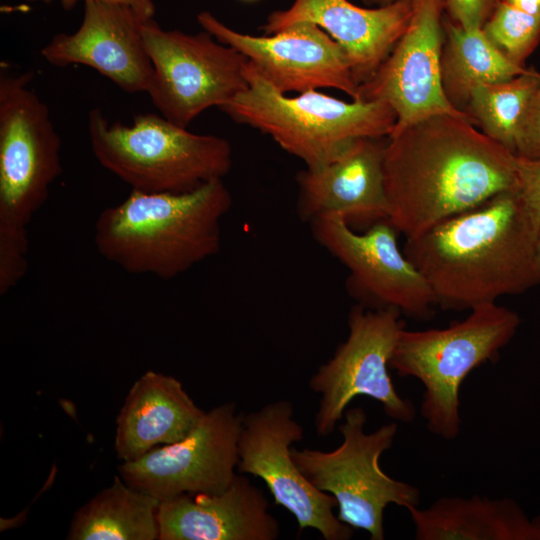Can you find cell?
I'll list each match as a JSON object with an SVG mask.
<instances>
[{"mask_svg":"<svg viewBox=\"0 0 540 540\" xmlns=\"http://www.w3.org/2000/svg\"><path fill=\"white\" fill-rule=\"evenodd\" d=\"M517 159L468 119L451 114L393 131L384 152L387 221L408 239L517 190Z\"/></svg>","mask_w":540,"mask_h":540,"instance_id":"cell-1","label":"cell"},{"mask_svg":"<svg viewBox=\"0 0 540 540\" xmlns=\"http://www.w3.org/2000/svg\"><path fill=\"white\" fill-rule=\"evenodd\" d=\"M539 233L518 190H509L406 239L403 251L437 304L472 309L540 284Z\"/></svg>","mask_w":540,"mask_h":540,"instance_id":"cell-2","label":"cell"},{"mask_svg":"<svg viewBox=\"0 0 540 540\" xmlns=\"http://www.w3.org/2000/svg\"><path fill=\"white\" fill-rule=\"evenodd\" d=\"M230 190L215 179L182 193L131 190L95 222L98 253L123 271L174 279L221 248Z\"/></svg>","mask_w":540,"mask_h":540,"instance_id":"cell-3","label":"cell"},{"mask_svg":"<svg viewBox=\"0 0 540 540\" xmlns=\"http://www.w3.org/2000/svg\"><path fill=\"white\" fill-rule=\"evenodd\" d=\"M248 86L220 109L239 124L270 136L306 168L324 166L356 140L387 138L397 117L383 101H343L309 90L281 93L248 62Z\"/></svg>","mask_w":540,"mask_h":540,"instance_id":"cell-4","label":"cell"},{"mask_svg":"<svg viewBox=\"0 0 540 540\" xmlns=\"http://www.w3.org/2000/svg\"><path fill=\"white\" fill-rule=\"evenodd\" d=\"M97 161L132 190L182 193L223 179L232 167L230 142L192 133L161 114H137L131 125L109 122L100 108L88 114Z\"/></svg>","mask_w":540,"mask_h":540,"instance_id":"cell-5","label":"cell"},{"mask_svg":"<svg viewBox=\"0 0 540 540\" xmlns=\"http://www.w3.org/2000/svg\"><path fill=\"white\" fill-rule=\"evenodd\" d=\"M31 72L0 75V260L28 258L27 227L62 173L61 138Z\"/></svg>","mask_w":540,"mask_h":540,"instance_id":"cell-6","label":"cell"},{"mask_svg":"<svg viewBox=\"0 0 540 540\" xmlns=\"http://www.w3.org/2000/svg\"><path fill=\"white\" fill-rule=\"evenodd\" d=\"M462 321L441 329L400 332L389 367L424 386L421 414L428 430L446 440L460 432V386L475 368L495 362L515 336L519 315L494 303L470 309Z\"/></svg>","mask_w":540,"mask_h":540,"instance_id":"cell-7","label":"cell"},{"mask_svg":"<svg viewBox=\"0 0 540 540\" xmlns=\"http://www.w3.org/2000/svg\"><path fill=\"white\" fill-rule=\"evenodd\" d=\"M343 417L338 427L342 443L337 448L321 451L293 447L292 458L315 488L336 499L339 520L366 531L371 540H383L385 508L390 504L406 509L418 506L420 492L380 467L381 455L393 445L396 422L367 433L363 408H347Z\"/></svg>","mask_w":540,"mask_h":540,"instance_id":"cell-8","label":"cell"},{"mask_svg":"<svg viewBox=\"0 0 540 540\" xmlns=\"http://www.w3.org/2000/svg\"><path fill=\"white\" fill-rule=\"evenodd\" d=\"M142 36L154 68L147 94L162 116L181 127L248 86V60L205 30H165L152 18L144 21Z\"/></svg>","mask_w":540,"mask_h":540,"instance_id":"cell-9","label":"cell"},{"mask_svg":"<svg viewBox=\"0 0 540 540\" xmlns=\"http://www.w3.org/2000/svg\"><path fill=\"white\" fill-rule=\"evenodd\" d=\"M400 315L391 307L351 309L346 340L309 381L311 390L320 395L314 419L318 435H330L357 396L378 401L386 415L396 421L414 420L413 403L398 394L389 374V362L404 329Z\"/></svg>","mask_w":540,"mask_h":540,"instance_id":"cell-10","label":"cell"},{"mask_svg":"<svg viewBox=\"0 0 540 540\" xmlns=\"http://www.w3.org/2000/svg\"><path fill=\"white\" fill-rule=\"evenodd\" d=\"M304 428L286 399L270 402L243 415L238 440L237 471L261 479L274 503L294 516L299 532L310 528L325 540H349L354 529L334 514L336 499L315 488L292 458Z\"/></svg>","mask_w":540,"mask_h":540,"instance_id":"cell-11","label":"cell"},{"mask_svg":"<svg viewBox=\"0 0 540 540\" xmlns=\"http://www.w3.org/2000/svg\"><path fill=\"white\" fill-rule=\"evenodd\" d=\"M242 419L235 402L218 405L206 411L185 438L122 462L119 475L159 501L181 494L221 492L238 474Z\"/></svg>","mask_w":540,"mask_h":540,"instance_id":"cell-12","label":"cell"},{"mask_svg":"<svg viewBox=\"0 0 540 540\" xmlns=\"http://www.w3.org/2000/svg\"><path fill=\"white\" fill-rule=\"evenodd\" d=\"M197 22L219 42L240 52L281 93L331 88L359 99L360 86L344 51L313 23L298 22L255 36L231 28L209 11L200 12Z\"/></svg>","mask_w":540,"mask_h":540,"instance_id":"cell-13","label":"cell"},{"mask_svg":"<svg viewBox=\"0 0 540 540\" xmlns=\"http://www.w3.org/2000/svg\"><path fill=\"white\" fill-rule=\"evenodd\" d=\"M313 238L349 271L350 281L376 308H395L425 320L437 304L429 284L401 251L397 230L380 221L356 232L342 218L325 216L309 222Z\"/></svg>","mask_w":540,"mask_h":540,"instance_id":"cell-14","label":"cell"},{"mask_svg":"<svg viewBox=\"0 0 540 540\" xmlns=\"http://www.w3.org/2000/svg\"><path fill=\"white\" fill-rule=\"evenodd\" d=\"M443 14V0H413L405 33L374 75L360 85L358 100L383 101L394 110L393 131L436 114L472 122L450 104L442 87Z\"/></svg>","mask_w":540,"mask_h":540,"instance_id":"cell-15","label":"cell"},{"mask_svg":"<svg viewBox=\"0 0 540 540\" xmlns=\"http://www.w3.org/2000/svg\"><path fill=\"white\" fill-rule=\"evenodd\" d=\"M144 21L128 6L86 1L79 28L54 35L41 55L57 67L88 66L124 92L147 93L154 68L142 36Z\"/></svg>","mask_w":540,"mask_h":540,"instance_id":"cell-16","label":"cell"},{"mask_svg":"<svg viewBox=\"0 0 540 540\" xmlns=\"http://www.w3.org/2000/svg\"><path fill=\"white\" fill-rule=\"evenodd\" d=\"M386 141L387 138L358 139L330 163L298 172L299 219L309 223L315 218L336 216L353 229L369 228L387 220Z\"/></svg>","mask_w":540,"mask_h":540,"instance_id":"cell-17","label":"cell"},{"mask_svg":"<svg viewBox=\"0 0 540 540\" xmlns=\"http://www.w3.org/2000/svg\"><path fill=\"white\" fill-rule=\"evenodd\" d=\"M412 14L413 0H396L375 8L348 0H294L288 8L272 12L262 30L272 34L298 22L317 25L342 48L360 86L386 60Z\"/></svg>","mask_w":540,"mask_h":540,"instance_id":"cell-18","label":"cell"},{"mask_svg":"<svg viewBox=\"0 0 540 540\" xmlns=\"http://www.w3.org/2000/svg\"><path fill=\"white\" fill-rule=\"evenodd\" d=\"M158 525V540H275L280 535L264 492L241 473L221 492L160 501Z\"/></svg>","mask_w":540,"mask_h":540,"instance_id":"cell-19","label":"cell"},{"mask_svg":"<svg viewBox=\"0 0 540 540\" xmlns=\"http://www.w3.org/2000/svg\"><path fill=\"white\" fill-rule=\"evenodd\" d=\"M202 410L173 376L147 371L131 386L116 419L114 448L122 462L185 438Z\"/></svg>","mask_w":540,"mask_h":540,"instance_id":"cell-20","label":"cell"},{"mask_svg":"<svg viewBox=\"0 0 540 540\" xmlns=\"http://www.w3.org/2000/svg\"><path fill=\"white\" fill-rule=\"evenodd\" d=\"M407 510L417 540H540V517L529 518L509 498L441 497Z\"/></svg>","mask_w":540,"mask_h":540,"instance_id":"cell-21","label":"cell"},{"mask_svg":"<svg viewBox=\"0 0 540 540\" xmlns=\"http://www.w3.org/2000/svg\"><path fill=\"white\" fill-rule=\"evenodd\" d=\"M160 501L127 484L120 475L77 509L69 540L159 539Z\"/></svg>","mask_w":540,"mask_h":540,"instance_id":"cell-22","label":"cell"},{"mask_svg":"<svg viewBox=\"0 0 540 540\" xmlns=\"http://www.w3.org/2000/svg\"><path fill=\"white\" fill-rule=\"evenodd\" d=\"M443 25L442 87L456 109L464 112L477 86L508 80L529 70L507 59L482 29H464L447 18H443Z\"/></svg>","mask_w":540,"mask_h":540,"instance_id":"cell-23","label":"cell"},{"mask_svg":"<svg viewBox=\"0 0 540 540\" xmlns=\"http://www.w3.org/2000/svg\"><path fill=\"white\" fill-rule=\"evenodd\" d=\"M540 88V73L527 72L473 89L464 112L484 134L516 154L517 133L528 104Z\"/></svg>","mask_w":540,"mask_h":540,"instance_id":"cell-24","label":"cell"},{"mask_svg":"<svg viewBox=\"0 0 540 540\" xmlns=\"http://www.w3.org/2000/svg\"><path fill=\"white\" fill-rule=\"evenodd\" d=\"M488 40L511 62L525 66L540 43V14L499 2L482 28Z\"/></svg>","mask_w":540,"mask_h":540,"instance_id":"cell-25","label":"cell"},{"mask_svg":"<svg viewBox=\"0 0 540 540\" xmlns=\"http://www.w3.org/2000/svg\"><path fill=\"white\" fill-rule=\"evenodd\" d=\"M499 0H443L447 19L464 29H482Z\"/></svg>","mask_w":540,"mask_h":540,"instance_id":"cell-26","label":"cell"},{"mask_svg":"<svg viewBox=\"0 0 540 540\" xmlns=\"http://www.w3.org/2000/svg\"><path fill=\"white\" fill-rule=\"evenodd\" d=\"M516 155L527 159L540 157V88L530 100L520 123Z\"/></svg>","mask_w":540,"mask_h":540,"instance_id":"cell-27","label":"cell"},{"mask_svg":"<svg viewBox=\"0 0 540 540\" xmlns=\"http://www.w3.org/2000/svg\"><path fill=\"white\" fill-rule=\"evenodd\" d=\"M517 190L528 210L540 224V157L517 159Z\"/></svg>","mask_w":540,"mask_h":540,"instance_id":"cell-28","label":"cell"},{"mask_svg":"<svg viewBox=\"0 0 540 540\" xmlns=\"http://www.w3.org/2000/svg\"><path fill=\"white\" fill-rule=\"evenodd\" d=\"M28 2H40V3H51L53 1H58L61 6L69 11L74 8V6L80 2V1H103V2H110V3H116L121 4L124 6H128L131 9H133L138 15H140L142 18L148 20L152 19L155 14V5L153 0H26Z\"/></svg>","mask_w":540,"mask_h":540,"instance_id":"cell-29","label":"cell"},{"mask_svg":"<svg viewBox=\"0 0 540 540\" xmlns=\"http://www.w3.org/2000/svg\"><path fill=\"white\" fill-rule=\"evenodd\" d=\"M499 2L531 14H540V0H499Z\"/></svg>","mask_w":540,"mask_h":540,"instance_id":"cell-30","label":"cell"},{"mask_svg":"<svg viewBox=\"0 0 540 540\" xmlns=\"http://www.w3.org/2000/svg\"><path fill=\"white\" fill-rule=\"evenodd\" d=\"M396 0H371V2L377 4L378 6H381V5H387V4H390L392 2H394Z\"/></svg>","mask_w":540,"mask_h":540,"instance_id":"cell-31","label":"cell"},{"mask_svg":"<svg viewBox=\"0 0 540 540\" xmlns=\"http://www.w3.org/2000/svg\"><path fill=\"white\" fill-rule=\"evenodd\" d=\"M537 260L540 268V233L538 237V243H537Z\"/></svg>","mask_w":540,"mask_h":540,"instance_id":"cell-32","label":"cell"},{"mask_svg":"<svg viewBox=\"0 0 540 540\" xmlns=\"http://www.w3.org/2000/svg\"><path fill=\"white\" fill-rule=\"evenodd\" d=\"M360 1H362L364 3H370L371 2V0H360Z\"/></svg>","mask_w":540,"mask_h":540,"instance_id":"cell-33","label":"cell"},{"mask_svg":"<svg viewBox=\"0 0 540 540\" xmlns=\"http://www.w3.org/2000/svg\"><path fill=\"white\" fill-rule=\"evenodd\" d=\"M244 1H254V0H244Z\"/></svg>","mask_w":540,"mask_h":540,"instance_id":"cell-34","label":"cell"}]
</instances>
